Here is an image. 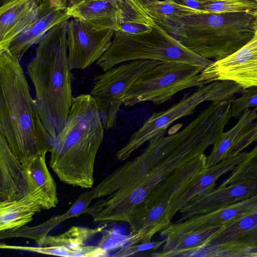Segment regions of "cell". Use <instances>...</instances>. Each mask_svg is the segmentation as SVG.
<instances>
[{
    "label": "cell",
    "instance_id": "cell-37",
    "mask_svg": "<svg viewBox=\"0 0 257 257\" xmlns=\"http://www.w3.org/2000/svg\"><path fill=\"white\" fill-rule=\"evenodd\" d=\"M94 1H106L112 3L117 6L122 11L125 16L126 7L124 0H68L67 4V7L81 2Z\"/></svg>",
    "mask_w": 257,
    "mask_h": 257
},
{
    "label": "cell",
    "instance_id": "cell-31",
    "mask_svg": "<svg viewBox=\"0 0 257 257\" xmlns=\"http://www.w3.org/2000/svg\"><path fill=\"white\" fill-rule=\"evenodd\" d=\"M240 93L241 96L233 99L230 107L231 117L238 119L244 111L257 108V87L243 89Z\"/></svg>",
    "mask_w": 257,
    "mask_h": 257
},
{
    "label": "cell",
    "instance_id": "cell-24",
    "mask_svg": "<svg viewBox=\"0 0 257 257\" xmlns=\"http://www.w3.org/2000/svg\"><path fill=\"white\" fill-rule=\"evenodd\" d=\"M218 243L257 248V211L221 226L204 245Z\"/></svg>",
    "mask_w": 257,
    "mask_h": 257
},
{
    "label": "cell",
    "instance_id": "cell-34",
    "mask_svg": "<svg viewBox=\"0 0 257 257\" xmlns=\"http://www.w3.org/2000/svg\"><path fill=\"white\" fill-rule=\"evenodd\" d=\"M165 242V238L163 240L149 241L140 243L130 246H124L118 250L113 256L124 257L134 255L135 254L147 250H155L159 248Z\"/></svg>",
    "mask_w": 257,
    "mask_h": 257
},
{
    "label": "cell",
    "instance_id": "cell-11",
    "mask_svg": "<svg viewBox=\"0 0 257 257\" xmlns=\"http://www.w3.org/2000/svg\"><path fill=\"white\" fill-rule=\"evenodd\" d=\"M114 32L95 28L76 18L69 19L67 46L71 69H85L97 61L111 45Z\"/></svg>",
    "mask_w": 257,
    "mask_h": 257
},
{
    "label": "cell",
    "instance_id": "cell-42",
    "mask_svg": "<svg viewBox=\"0 0 257 257\" xmlns=\"http://www.w3.org/2000/svg\"><path fill=\"white\" fill-rule=\"evenodd\" d=\"M248 1H252V0H248Z\"/></svg>",
    "mask_w": 257,
    "mask_h": 257
},
{
    "label": "cell",
    "instance_id": "cell-18",
    "mask_svg": "<svg viewBox=\"0 0 257 257\" xmlns=\"http://www.w3.org/2000/svg\"><path fill=\"white\" fill-rule=\"evenodd\" d=\"M30 193L22 162L0 134V202L20 199Z\"/></svg>",
    "mask_w": 257,
    "mask_h": 257
},
{
    "label": "cell",
    "instance_id": "cell-5",
    "mask_svg": "<svg viewBox=\"0 0 257 257\" xmlns=\"http://www.w3.org/2000/svg\"><path fill=\"white\" fill-rule=\"evenodd\" d=\"M254 18L243 13L195 14L182 18L172 36L198 55L217 61L234 53L252 38Z\"/></svg>",
    "mask_w": 257,
    "mask_h": 257
},
{
    "label": "cell",
    "instance_id": "cell-3",
    "mask_svg": "<svg viewBox=\"0 0 257 257\" xmlns=\"http://www.w3.org/2000/svg\"><path fill=\"white\" fill-rule=\"evenodd\" d=\"M104 129L92 96L83 94L74 97L67 120L50 151V167L61 182L83 189L92 188Z\"/></svg>",
    "mask_w": 257,
    "mask_h": 257
},
{
    "label": "cell",
    "instance_id": "cell-33",
    "mask_svg": "<svg viewBox=\"0 0 257 257\" xmlns=\"http://www.w3.org/2000/svg\"><path fill=\"white\" fill-rule=\"evenodd\" d=\"M254 142L257 143V128L251 127L248 124L237 136L225 159L236 156Z\"/></svg>",
    "mask_w": 257,
    "mask_h": 257
},
{
    "label": "cell",
    "instance_id": "cell-28",
    "mask_svg": "<svg viewBox=\"0 0 257 257\" xmlns=\"http://www.w3.org/2000/svg\"><path fill=\"white\" fill-rule=\"evenodd\" d=\"M257 257V248L229 243L204 245L187 253L184 257Z\"/></svg>",
    "mask_w": 257,
    "mask_h": 257
},
{
    "label": "cell",
    "instance_id": "cell-10",
    "mask_svg": "<svg viewBox=\"0 0 257 257\" xmlns=\"http://www.w3.org/2000/svg\"><path fill=\"white\" fill-rule=\"evenodd\" d=\"M161 62L155 60L124 62L95 77L90 94L98 106L104 129L114 126L124 97L134 82Z\"/></svg>",
    "mask_w": 257,
    "mask_h": 257
},
{
    "label": "cell",
    "instance_id": "cell-15",
    "mask_svg": "<svg viewBox=\"0 0 257 257\" xmlns=\"http://www.w3.org/2000/svg\"><path fill=\"white\" fill-rule=\"evenodd\" d=\"M257 194V180H247L219 186L198 196L178 213L181 222L192 216L207 213Z\"/></svg>",
    "mask_w": 257,
    "mask_h": 257
},
{
    "label": "cell",
    "instance_id": "cell-2",
    "mask_svg": "<svg viewBox=\"0 0 257 257\" xmlns=\"http://www.w3.org/2000/svg\"><path fill=\"white\" fill-rule=\"evenodd\" d=\"M20 61L0 50V134L23 162L50 152L54 139L42 123Z\"/></svg>",
    "mask_w": 257,
    "mask_h": 257
},
{
    "label": "cell",
    "instance_id": "cell-38",
    "mask_svg": "<svg viewBox=\"0 0 257 257\" xmlns=\"http://www.w3.org/2000/svg\"><path fill=\"white\" fill-rule=\"evenodd\" d=\"M256 119V120L255 122L252 121L248 125L251 127L257 128V118Z\"/></svg>",
    "mask_w": 257,
    "mask_h": 257
},
{
    "label": "cell",
    "instance_id": "cell-16",
    "mask_svg": "<svg viewBox=\"0 0 257 257\" xmlns=\"http://www.w3.org/2000/svg\"><path fill=\"white\" fill-rule=\"evenodd\" d=\"M257 211V194L212 212L171 223L160 232L162 236L212 226L220 227Z\"/></svg>",
    "mask_w": 257,
    "mask_h": 257
},
{
    "label": "cell",
    "instance_id": "cell-23",
    "mask_svg": "<svg viewBox=\"0 0 257 257\" xmlns=\"http://www.w3.org/2000/svg\"><path fill=\"white\" fill-rule=\"evenodd\" d=\"M106 224L95 228L79 226L55 235H48L39 246H63L77 253V256H106L108 251L99 246L89 245L86 242L103 230Z\"/></svg>",
    "mask_w": 257,
    "mask_h": 257
},
{
    "label": "cell",
    "instance_id": "cell-8",
    "mask_svg": "<svg viewBox=\"0 0 257 257\" xmlns=\"http://www.w3.org/2000/svg\"><path fill=\"white\" fill-rule=\"evenodd\" d=\"M205 68L186 63L161 62L138 78L126 93L123 104L132 106L146 101L160 104L181 90L209 84L201 74Z\"/></svg>",
    "mask_w": 257,
    "mask_h": 257
},
{
    "label": "cell",
    "instance_id": "cell-29",
    "mask_svg": "<svg viewBox=\"0 0 257 257\" xmlns=\"http://www.w3.org/2000/svg\"><path fill=\"white\" fill-rule=\"evenodd\" d=\"M200 10L214 13H243L257 15V4L248 0H199Z\"/></svg>",
    "mask_w": 257,
    "mask_h": 257
},
{
    "label": "cell",
    "instance_id": "cell-21",
    "mask_svg": "<svg viewBox=\"0 0 257 257\" xmlns=\"http://www.w3.org/2000/svg\"><path fill=\"white\" fill-rule=\"evenodd\" d=\"M39 5L33 0H13L0 9V50L11 42L33 21Z\"/></svg>",
    "mask_w": 257,
    "mask_h": 257
},
{
    "label": "cell",
    "instance_id": "cell-14",
    "mask_svg": "<svg viewBox=\"0 0 257 257\" xmlns=\"http://www.w3.org/2000/svg\"><path fill=\"white\" fill-rule=\"evenodd\" d=\"M124 1L126 7L125 18L137 22L153 20L172 35L182 18L206 12L190 8L174 0Z\"/></svg>",
    "mask_w": 257,
    "mask_h": 257
},
{
    "label": "cell",
    "instance_id": "cell-27",
    "mask_svg": "<svg viewBox=\"0 0 257 257\" xmlns=\"http://www.w3.org/2000/svg\"><path fill=\"white\" fill-rule=\"evenodd\" d=\"M257 118V108L244 111L238 122L231 130L223 133L213 145L211 153L207 158L206 169L210 168L225 159L227 152L241 131Z\"/></svg>",
    "mask_w": 257,
    "mask_h": 257
},
{
    "label": "cell",
    "instance_id": "cell-17",
    "mask_svg": "<svg viewBox=\"0 0 257 257\" xmlns=\"http://www.w3.org/2000/svg\"><path fill=\"white\" fill-rule=\"evenodd\" d=\"M247 154V152H242L233 158L223 160L203 171L171 203L166 214L168 226L177 213L198 196L212 190L217 180L225 173L232 170L245 159Z\"/></svg>",
    "mask_w": 257,
    "mask_h": 257
},
{
    "label": "cell",
    "instance_id": "cell-25",
    "mask_svg": "<svg viewBox=\"0 0 257 257\" xmlns=\"http://www.w3.org/2000/svg\"><path fill=\"white\" fill-rule=\"evenodd\" d=\"M212 226L167 235L163 249L153 253L152 256H183L188 252L203 246L207 239L219 228Z\"/></svg>",
    "mask_w": 257,
    "mask_h": 257
},
{
    "label": "cell",
    "instance_id": "cell-41",
    "mask_svg": "<svg viewBox=\"0 0 257 257\" xmlns=\"http://www.w3.org/2000/svg\"><path fill=\"white\" fill-rule=\"evenodd\" d=\"M252 1H253L254 2H255L257 4V0H252Z\"/></svg>",
    "mask_w": 257,
    "mask_h": 257
},
{
    "label": "cell",
    "instance_id": "cell-1",
    "mask_svg": "<svg viewBox=\"0 0 257 257\" xmlns=\"http://www.w3.org/2000/svg\"><path fill=\"white\" fill-rule=\"evenodd\" d=\"M167 152L157 164L141 177L107 196L97 198L85 210L93 220L103 224L127 223L131 232L137 230L149 213L154 197L166 180L213 145L208 127L194 119L183 130L162 136Z\"/></svg>",
    "mask_w": 257,
    "mask_h": 257
},
{
    "label": "cell",
    "instance_id": "cell-13",
    "mask_svg": "<svg viewBox=\"0 0 257 257\" xmlns=\"http://www.w3.org/2000/svg\"><path fill=\"white\" fill-rule=\"evenodd\" d=\"M67 8L59 0H45L37 8L32 22L10 44L8 50L19 60L33 45L58 24L70 19Z\"/></svg>",
    "mask_w": 257,
    "mask_h": 257
},
{
    "label": "cell",
    "instance_id": "cell-12",
    "mask_svg": "<svg viewBox=\"0 0 257 257\" xmlns=\"http://www.w3.org/2000/svg\"><path fill=\"white\" fill-rule=\"evenodd\" d=\"M201 74L208 83L229 80L243 89L257 87V31L241 48L224 59L213 61Z\"/></svg>",
    "mask_w": 257,
    "mask_h": 257
},
{
    "label": "cell",
    "instance_id": "cell-32",
    "mask_svg": "<svg viewBox=\"0 0 257 257\" xmlns=\"http://www.w3.org/2000/svg\"><path fill=\"white\" fill-rule=\"evenodd\" d=\"M0 248L1 249L21 250L62 256H77V253L75 251L63 246H31L11 245L1 242Z\"/></svg>",
    "mask_w": 257,
    "mask_h": 257
},
{
    "label": "cell",
    "instance_id": "cell-35",
    "mask_svg": "<svg viewBox=\"0 0 257 257\" xmlns=\"http://www.w3.org/2000/svg\"><path fill=\"white\" fill-rule=\"evenodd\" d=\"M127 243V236L116 235L106 231L104 233L98 246L108 251L109 250L122 247Z\"/></svg>",
    "mask_w": 257,
    "mask_h": 257
},
{
    "label": "cell",
    "instance_id": "cell-6",
    "mask_svg": "<svg viewBox=\"0 0 257 257\" xmlns=\"http://www.w3.org/2000/svg\"><path fill=\"white\" fill-rule=\"evenodd\" d=\"M135 22L148 24L151 29L139 34L114 31L111 45L96 61L104 71L136 60L182 62L204 68L213 62L189 50L153 20Z\"/></svg>",
    "mask_w": 257,
    "mask_h": 257
},
{
    "label": "cell",
    "instance_id": "cell-26",
    "mask_svg": "<svg viewBox=\"0 0 257 257\" xmlns=\"http://www.w3.org/2000/svg\"><path fill=\"white\" fill-rule=\"evenodd\" d=\"M46 153H39L22 162L23 168L32 184L40 188L52 208L58 203L56 185L46 161Z\"/></svg>",
    "mask_w": 257,
    "mask_h": 257
},
{
    "label": "cell",
    "instance_id": "cell-4",
    "mask_svg": "<svg viewBox=\"0 0 257 257\" xmlns=\"http://www.w3.org/2000/svg\"><path fill=\"white\" fill-rule=\"evenodd\" d=\"M68 20L44 36L27 67L41 120L54 140L67 120L74 97L67 46Z\"/></svg>",
    "mask_w": 257,
    "mask_h": 257
},
{
    "label": "cell",
    "instance_id": "cell-22",
    "mask_svg": "<svg viewBox=\"0 0 257 257\" xmlns=\"http://www.w3.org/2000/svg\"><path fill=\"white\" fill-rule=\"evenodd\" d=\"M67 8L71 18L99 29L118 31L125 18L123 12L117 6L106 1L84 2Z\"/></svg>",
    "mask_w": 257,
    "mask_h": 257
},
{
    "label": "cell",
    "instance_id": "cell-9",
    "mask_svg": "<svg viewBox=\"0 0 257 257\" xmlns=\"http://www.w3.org/2000/svg\"><path fill=\"white\" fill-rule=\"evenodd\" d=\"M207 157L201 154L178 168L164 182L155 196L152 207L140 227L127 235L126 246L151 241L168 227L166 214L172 201L206 169Z\"/></svg>",
    "mask_w": 257,
    "mask_h": 257
},
{
    "label": "cell",
    "instance_id": "cell-19",
    "mask_svg": "<svg viewBox=\"0 0 257 257\" xmlns=\"http://www.w3.org/2000/svg\"><path fill=\"white\" fill-rule=\"evenodd\" d=\"M52 208L40 188L14 201L0 202V231L27 225L42 209Z\"/></svg>",
    "mask_w": 257,
    "mask_h": 257
},
{
    "label": "cell",
    "instance_id": "cell-36",
    "mask_svg": "<svg viewBox=\"0 0 257 257\" xmlns=\"http://www.w3.org/2000/svg\"><path fill=\"white\" fill-rule=\"evenodd\" d=\"M150 29L151 26L148 24L139 23L130 19L125 18L121 24L119 31L131 34H139Z\"/></svg>",
    "mask_w": 257,
    "mask_h": 257
},
{
    "label": "cell",
    "instance_id": "cell-7",
    "mask_svg": "<svg viewBox=\"0 0 257 257\" xmlns=\"http://www.w3.org/2000/svg\"><path fill=\"white\" fill-rule=\"evenodd\" d=\"M238 91L237 85L229 80L216 81L198 86L196 91L189 95L186 94L179 102L166 110L152 115L116 152V158L119 161H124L145 143L164 136L166 129L172 123L192 114L202 103L229 99Z\"/></svg>",
    "mask_w": 257,
    "mask_h": 257
},
{
    "label": "cell",
    "instance_id": "cell-40",
    "mask_svg": "<svg viewBox=\"0 0 257 257\" xmlns=\"http://www.w3.org/2000/svg\"><path fill=\"white\" fill-rule=\"evenodd\" d=\"M60 2L64 6L67 7V4L68 0H59Z\"/></svg>",
    "mask_w": 257,
    "mask_h": 257
},
{
    "label": "cell",
    "instance_id": "cell-20",
    "mask_svg": "<svg viewBox=\"0 0 257 257\" xmlns=\"http://www.w3.org/2000/svg\"><path fill=\"white\" fill-rule=\"evenodd\" d=\"M94 199H96V194L93 187L81 194L71 207L64 213L52 217L38 225L32 226L26 225L18 228L0 231V239L27 238L33 240L39 245L48 233L59 224L84 213L86 209Z\"/></svg>",
    "mask_w": 257,
    "mask_h": 257
},
{
    "label": "cell",
    "instance_id": "cell-39",
    "mask_svg": "<svg viewBox=\"0 0 257 257\" xmlns=\"http://www.w3.org/2000/svg\"><path fill=\"white\" fill-rule=\"evenodd\" d=\"M253 27L254 31H257V15L255 17L253 21Z\"/></svg>",
    "mask_w": 257,
    "mask_h": 257
},
{
    "label": "cell",
    "instance_id": "cell-30",
    "mask_svg": "<svg viewBox=\"0 0 257 257\" xmlns=\"http://www.w3.org/2000/svg\"><path fill=\"white\" fill-rule=\"evenodd\" d=\"M228 177L220 185L224 186L243 180H257V144L245 159L234 169Z\"/></svg>",
    "mask_w": 257,
    "mask_h": 257
}]
</instances>
